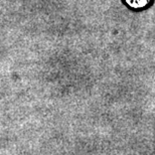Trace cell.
Masks as SVG:
<instances>
[{"label": "cell", "mask_w": 155, "mask_h": 155, "mask_svg": "<svg viewBox=\"0 0 155 155\" xmlns=\"http://www.w3.org/2000/svg\"><path fill=\"white\" fill-rule=\"evenodd\" d=\"M125 1L130 7L135 9H141L146 7L151 0H125Z\"/></svg>", "instance_id": "cell-1"}]
</instances>
